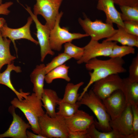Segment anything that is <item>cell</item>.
I'll return each mask as SVG.
<instances>
[{
	"mask_svg": "<svg viewBox=\"0 0 138 138\" xmlns=\"http://www.w3.org/2000/svg\"><path fill=\"white\" fill-rule=\"evenodd\" d=\"M129 76L130 81L138 82V54L132 59L129 68Z\"/></svg>",
	"mask_w": 138,
	"mask_h": 138,
	"instance_id": "cell-31",
	"label": "cell"
},
{
	"mask_svg": "<svg viewBox=\"0 0 138 138\" xmlns=\"http://www.w3.org/2000/svg\"><path fill=\"white\" fill-rule=\"evenodd\" d=\"M117 42L103 41L101 43L91 39L84 48V53L82 57L77 61V63H86L90 60L98 57L109 56L112 52L114 46Z\"/></svg>",
	"mask_w": 138,
	"mask_h": 138,
	"instance_id": "cell-8",
	"label": "cell"
},
{
	"mask_svg": "<svg viewBox=\"0 0 138 138\" xmlns=\"http://www.w3.org/2000/svg\"><path fill=\"white\" fill-rule=\"evenodd\" d=\"M15 109L12 106L9 107V111L13 116V121L8 129L0 134V138H27L26 131L28 129L30 128L31 126L16 113Z\"/></svg>",
	"mask_w": 138,
	"mask_h": 138,
	"instance_id": "cell-14",
	"label": "cell"
},
{
	"mask_svg": "<svg viewBox=\"0 0 138 138\" xmlns=\"http://www.w3.org/2000/svg\"><path fill=\"white\" fill-rule=\"evenodd\" d=\"M33 8V14L42 16L45 24L51 30L55 23L59 10L63 0H36Z\"/></svg>",
	"mask_w": 138,
	"mask_h": 138,
	"instance_id": "cell-7",
	"label": "cell"
},
{
	"mask_svg": "<svg viewBox=\"0 0 138 138\" xmlns=\"http://www.w3.org/2000/svg\"><path fill=\"white\" fill-rule=\"evenodd\" d=\"M97 9L105 13L106 19V23L124 27L123 21L121 16V13L116 8L113 0H97Z\"/></svg>",
	"mask_w": 138,
	"mask_h": 138,
	"instance_id": "cell-16",
	"label": "cell"
},
{
	"mask_svg": "<svg viewBox=\"0 0 138 138\" xmlns=\"http://www.w3.org/2000/svg\"><path fill=\"white\" fill-rule=\"evenodd\" d=\"M121 90L127 105L138 104V82H131L128 77L122 79Z\"/></svg>",
	"mask_w": 138,
	"mask_h": 138,
	"instance_id": "cell-21",
	"label": "cell"
},
{
	"mask_svg": "<svg viewBox=\"0 0 138 138\" xmlns=\"http://www.w3.org/2000/svg\"><path fill=\"white\" fill-rule=\"evenodd\" d=\"M68 138H89L86 130L71 131H68Z\"/></svg>",
	"mask_w": 138,
	"mask_h": 138,
	"instance_id": "cell-35",
	"label": "cell"
},
{
	"mask_svg": "<svg viewBox=\"0 0 138 138\" xmlns=\"http://www.w3.org/2000/svg\"><path fill=\"white\" fill-rule=\"evenodd\" d=\"M86 130L89 138H123L121 135L113 130L108 132L99 131L96 128L94 122Z\"/></svg>",
	"mask_w": 138,
	"mask_h": 138,
	"instance_id": "cell-26",
	"label": "cell"
},
{
	"mask_svg": "<svg viewBox=\"0 0 138 138\" xmlns=\"http://www.w3.org/2000/svg\"><path fill=\"white\" fill-rule=\"evenodd\" d=\"M64 119L68 131H71L86 130L95 121L93 116L79 109L71 117Z\"/></svg>",
	"mask_w": 138,
	"mask_h": 138,
	"instance_id": "cell-15",
	"label": "cell"
},
{
	"mask_svg": "<svg viewBox=\"0 0 138 138\" xmlns=\"http://www.w3.org/2000/svg\"><path fill=\"white\" fill-rule=\"evenodd\" d=\"M58 105V111L56 112V115L64 118H68L73 116L81 106L78 101L75 103L72 104L59 101Z\"/></svg>",
	"mask_w": 138,
	"mask_h": 138,
	"instance_id": "cell-25",
	"label": "cell"
},
{
	"mask_svg": "<svg viewBox=\"0 0 138 138\" xmlns=\"http://www.w3.org/2000/svg\"><path fill=\"white\" fill-rule=\"evenodd\" d=\"M102 100L111 120L118 117L127 105L124 95L120 89L114 91Z\"/></svg>",
	"mask_w": 138,
	"mask_h": 138,
	"instance_id": "cell-13",
	"label": "cell"
},
{
	"mask_svg": "<svg viewBox=\"0 0 138 138\" xmlns=\"http://www.w3.org/2000/svg\"><path fill=\"white\" fill-rule=\"evenodd\" d=\"M124 28L128 33L138 36V22L133 21H123Z\"/></svg>",
	"mask_w": 138,
	"mask_h": 138,
	"instance_id": "cell-33",
	"label": "cell"
},
{
	"mask_svg": "<svg viewBox=\"0 0 138 138\" xmlns=\"http://www.w3.org/2000/svg\"><path fill=\"white\" fill-rule=\"evenodd\" d=\"M11 41L9 39L3 37L0 32V71L4 65L10 64L16 59L10 53Z\"/></svg>",
	"mask_w": 138,
	"mask_h": 138,
	"instance_id": "cell-22",
	"label": "cell"
},
{
	"mask_svg": "<svg viewBox=\"0 0 138 138\" xmlns=\"http://www.w3.org/2000/svg\"></svg>",
	"mask_w": 138,
	"mask_h": 138,
	"instance_id": "cell-40",
	"label": "cell"
},
{
	"mask_svg": "<svg viewBox=\"0 0 138 138\" xmlns=\"http://www.w3.org/2000/svg\"><path fill=\"white\" fill-rule=\"evenodd\" d=\"M135 52V49L134 47L124 45L120 46L116 44L113 47L109 57L122 58L124 56L130 54H134Z\"/></svg>",
	"mask_w": 138,
	"mask_h": 138,
	"instance_id": "cell-28",
	"label": "cell"
},
{
	"mask_svg": "<svg viewBox=\"0 0 138 138\" xmlns=\"http://www.w3.org/2000/svg\"><path fill=\"white\" fill-rule=\"evenodd\" d=\"M69 67L64 64L54 68L46 74L45 81L48 84H51L54 80L57 79H61L70 82L71 78L68 74Z\"/></svg>",
	"mask_w": 138,
	"mask_h": 138,
	"instance_id": "cell-24",
	"label": "cell"
},
{
	"mask_svg": "<svg viewBox=\"0 0 138 138\" xmlns=\"http://www.w3.org/2000/svg\"><path fill=\"white\" fill-rule=\"evenodd\" d=\"M63 13L61 12L58 15L54 26L50 31L49 42L52 50L59 51L62 48V44L71 42L75 39H79L89 36L86 33H72L65 27H60V24Z\"/></svg>",
	"mask_w": 138,
	"mask_h": 138,
	"instance_id": "cell-6",
	"label": "cell"
},
{
	"mask_svg": "<svg viewBox=\"0 0 138 138\" xmlns=\"http://www.w3.org/2000/svg\"><path fill=\"white\" fill-rule=\"evenodd\" d=\"M77 101L81 105L88 107L93 112L98 120V121L95 120L94 122L97 129L104 132L112 130L109 124L111 118L102 100L92 89L85 93Z\"/></svg>",
	"mask_w": 138,
	"mask_h": 138,
	"instance_id": "cell-3",
	"label": "cell"
},
{
	"mask_svg": "<svg viewBox=\"0 0 138 138\" xmlns=\"http://www.w3.org/2000/svg\"><path fill=\"white\" fill-rule=\"evenodd\" d=\"M39 123L41 134L45 138H68L65 119L61 116L51 117L45 113L39 118Z\"/></svg>",
	"mask_w": 138,
	"mask_h": 138,
	"instance_id": "cell-4",
	"label": "cell"
},
{
	"mask_svg": "<svg viewBox=\"0 0 138 138\" xmlns=\"http://www.w3.org/2000/svg\"><path fill=\"white\" fill-rule=\"evenodd\" d=\"M71 59V57L64 52L59 54L45 65L46 74L54 68L63 65Z\"/></svg>",
	"mask_w": 138,
	"mask_h": 138,
	"instance_id": "cell-30",
	"label": "cell"
},
{
	"mask_svg": "<svg viewBox=\"0 0 138 138\" xmlns=\"http://www.w3.org/2000/svg\"><path fill=\"white\" fill-rule=\"evenodd\" d=\"M45 65H37L30 75V80L33 85V90L36 96L41 99L44 88V82L46 74Z\"/></svg>",
	"mask_w": 138,
	"mask_h": 138,
	"instance_id": "cell-17",
	"label": "cell"
},
{
	"mask_svg": "<svg viewBox=\"0 0 138 138\" xmlns=\"http://www.w3.org/2000/svg\"><path fill=\"white\" fill-rule=\"evenodd\" d=\"M117 32L112 36L106 39L105 41L118 42L122 45L138 47V36L130 34L126 32L124 28L119 25Z\"/></svg>",
	"mask_w": 138,
	"mask_h": 138,
	"instance_id": "cell-20",
	"label": "cell"
},
{
	"mask_svg": "<svg viewBox=\"0 0 138 138\" xmlns=\"http://www.w3.org/2000/svg\"><path fill=\"white\" fill-rule=\"evenodd\" d=\"M25 9L30 15L36 25V35L40 47L41 61L43 62L48 55L53 56L54 54L50 45L49 38L51 30L45 24H41L37 16L34 15L30 7L27 6Z\"/></svg>",
	"mask_w": 138,
	"mask_h": 138,
	"instance_id": "cell-9",
	"label": "cell"
},
{
	"mask_svg": "<svg viewBox=\"0 0 138 138\" xmlns=\"http://www.w3.org/2000/svg\"><path fill=\"white\" fill-rule=\"evenodd\" d=\"M2 0H0V5L2 3Z\"/></svg>",
	"mask_w": 138,
	"mask_h": 138,
	"instance_id": "cell-39",
	"label": "cell"
},
{
	"mask_svg": "<svg viewBox=\"0 0 138 138\" xmlns=\"http://www.w3.org/2000/svg\"><path fill=\"white\" fill-rule=\"evenodd\" d=\"M26 135L27 138H45L41 134H37L27 130Z\"/></svg>",
	"mask_w": 138,
	"mask_h": 138,
	"instance_id": "cell-37",
	"label": "cell"
},
{
	"mask_svg": "<svg viewBox=\"0 0 138 138\" xmlns=\"http://www.w3.org/2000/svg\"><path fill=\"white\" fill-rule=\"evenodd\" d=\"M12 71H14L17 73L21 72V67L15 66L14 63L8 65L5 70L2 73L0 72V84L5 85L9 88L16 95L17 98L21 100L29 95L30 93L23 92L22 90L19 92L15 88L10 79V74Z\"/></svg>",
	"mask_w": 138,
	"mask_h": 138,
	"instance_id": "cell-19",
	"label": "cell"
},
{
	"mask_svg": "<svg viewBox=\"0 0 138 138\" xmlns=\"http://www.w3.org/2000/svg\"><path fill=\"white\" fill-rule=\"evenodd\" d=\"M120 8L123 21L131 20L138 22V7L122 6H120Z\"/></svg>",
	"mask_w": 138,
	"mask_h": 138,
	"instance_id": "cell-27",
	"label": "cell"
},
{
	"mask_svg": "<svg viewBox=\"0 0 138 138\" xmlns=\"http://www.w3.org/2000/svg\"><path fill=\"white\" fill-rule=\"evenodd\" d=\"M84 19L79 18V23L83 30L91 39L99 41L104 38H107L112 36L117 31L113 25L103 22L101 20L96 19L92 21L85 14Z\"/></svg>",
	"mask_w": 138,
	"mask_h": 138,
	"instance_id": "cell-5",
	"label": "cell"
},
{
	"mask_svg": "<svg viewBox=\"0 0 138 138\" xmlns=\"http://www.w3.org/2000/svg\"><path fill=\"white\" fill-rule=\"evenodd\" d=\"M110 125L112 130L121 135L123 138H131L133 132V116L131 105L126 107L118 117L111 119Z\"/></svg>",
	"mask_w": 138,
	"mask_h": 138,
	"instance_id": "cell-11",
	"label": "cell"
},
{
	"mask_svg": "<svg viewBox=\"0 0 138 138\" xmlns=\"http://www.w3.org/2000/svg\"><path fill=\"white\" fill-rule=\"evenodd\" d=\"M6 23L5 20L3 18L0 17V29Z\"/></svg>",
	"mask_w": 138,
	"mask_h": 138,
	"instance_id": "cell-38",
	"label": "cell"
},
{
	"mask_svg": "<svg viewBox=\"0 0 138 138\" xmlns=\"http://www.w3.org/2000/svg\"><path fill=\"white\" fill-rule=\"evenodd\" d=\"M13 3L11 1L2 3L0 5V14L8 15L10 13V11L8 8L13 4Z\"/></svg>",
	"mask_w": 138,
	"mask_h": 138,
	"instance_id": "cell-36",
	"label": "cell"
},
{
	"mask_svg": "<svg viewBox=\"0 0 138 138\" xmlns=\"http://www.w3.org/2000/svg\"><path fill=\"white\" fill-rule=\"evenodd\" d=\"M84 84L83 82L75 84L72 83H68L65 87L63 97L60 99L59 101L72 104L76 103L80 95L78 93V90Z\"/></svg>",
	"mask_w": 138,
	"mask_h": 138,
	"instance_id": "cell-23",
	"label": "cell"
},
{
	"mask_svg": "<svg viewBox=\"0 0 138 138\" xmlns=\"http://www.w3.org/2000/svg\"><path fill=\"white\" fill-rule=\"evenodd\" d=\"M125 63L122 58H112L107 60L94 58L85 63L86 69L92 71L89 73V80L80 94L78 101L87 91L89 87L96 81L111 75L126 72V70L124 67Z\"/></svg>",
	"mask_w": 138,
	"mask_h": 138,
	"instance_id": "cell-1",
	"label": "cell"
},
{
	"mask_svg": "<svg viewBox=\"0 0 138 138\" xmlns=\"http://www.w3.org/2000/svg\"><path fill=\"white\" fill-rule=\"evenodd\" d=\"M10 103L15 108H18L23 113L33 133L41 134L39 119L45 113L42 108L41 99L33 93L21 100L15 98Z\"/></svg>",
	"mask_w": 138,
	"mask_h": 138,
	"instance_id": "cell-2",
	"label": "cell"
},
{
	"mask_svg": "<svg viewBox=\"0 0 138 138\" xmlns=\"http://www.w3.org/2000/svg\"><path fill=\"white\" fill-rule=\"evenodd\" d=\"M133 116V132L131 138H138V104L131 105Z\"/></svg>",
	"mask_w": 138,
	"mask_h": 138,
	"instance_id": "cell-32",
	"label": "cell"
},
{
	"mask_svg": "<svg viewBox=\"0 0 138 138\" xmlns=\"http://www.w3.org/2000/svg\"><path fill=\"white\" fill-rule=\"evenodd\" d=\"M122 85V78L119 74H113L95 82L92 90L102 100L114 91L121 90Z\"/></svg>",
	"mask_w": 138,
	"mask_h": 138,
	"instance_id": "cell-10",
	"label": "cell"
},
{
	"mask_svg": "<svg viewBox=\"0 0 138 138\" xmlns=\"http://www.w3.org/2000/svg\"><path fill=\"white\" fill-rule=\"evenodd\" d=\"M60 99L54 90L44 89L41 99L43 103L42 106L46 110L45 113L49 116L54 117L56 116V107Z\"/></svg>",
	"mask_w": 138,
	"mask_h": 138,
	"instance_id": "cell-18",
	"label": "cell"
},
{
	"mask_svg": "<svg viewBox=\"0 0 138 138\" xmlns=\"http://www.w3.org/2000/svg\"><path fill=\"white\" fill-rule=\"evenodd\" d=\"M33 20L31 16L28 18L26 24L22 27L16 29L8 27L6 23L0 29V32L3 37L8 38L13 43L16 51L17 52V48L15 41L21 39H25L37 45L38 41L35 40L31 35L30 27Z\"/></svg>",
	"mask_w": 138,
	"mask_h": 138,
	"instance_id": "cell-12",
	"label": "cell"
},
{
	"mask_svg": "<svg viewBox=\"0 0 138 138\" xmlns=\"http://www.w3.org/2000/svg\"><path fill=\"white\" fill-rule=\"evenodd\" d=\"M114 4L120 6L138 7V0H113Z\"/></svg>",
	"mask_w": 138,
	"mask_h": 138,
	"instance_id": "cell-34",
	"label": "cell"
},
{
	"mask_svg": "<svg viewBox=\"0 0 138 138\" xmlns=\"http://www.w3.org/2000/svg\"><path fill=\"white\" fill-rule=\"evenodd\" d=\"M64 52L72 58L78 60L82 57L84 53L83 47H77L69 42L65 43L64 45Z\"/></svg>",
	"mask_w": 138,
	"mask_h": 138,
	"instance_id": "cell-29",
	"label": "cell"
}]
</instances>
